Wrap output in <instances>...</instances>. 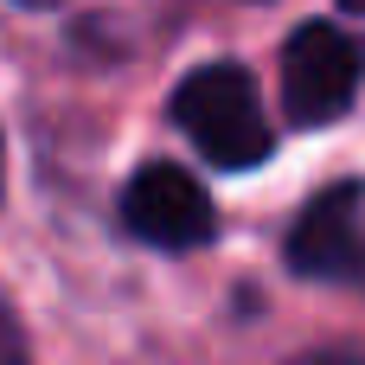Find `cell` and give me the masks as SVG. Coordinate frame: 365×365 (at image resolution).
<instances>
[{
	"mask_svg": "<svg viewBox=\"0 0 365 365\" xmlns=\"http://www.w3.org/2000/svg\"><path fill=\"white\" fill-rule=\"evenodd\" d=\"M0 365H26V334H19V314L6 295H0Z\"/></svg>",
	"mask_w": 365,
	"mask_h": 365,
	"instance_id": "5b68a950",
	"label": "cell"
},
{
	"mask_svg": "<svg viewBox=\"0 0 365 365\" xmlns=\"http://www.w3.org/2000/svg\"><path fill=\"white\" fill-rule=\"evenodd\" d=\"M295 365H365L359 353H314V359H295Z\"/></svg>",
	"mask_w": 365,
	"mask_h": 365,
	"instance_id": "8992f818",
	"label": "cell"
},
{
	"mask_svg": "<svg viewBox=\"0 0 365 365\" xmlns=\"http://www.w3.org/2000/svg\"><path fill=\"white\" fill-rule=\"evenodd\" d=\"M340 6H346V13H365V0H340Z\"/></svg>",
	"mask_w": 365,
	"mask_h": 365,
	"instance_id": "52a82bcc",
	"label": "cell"
},
{
	"mask_svg": "<svg viewBox=\"0 0 365 365\" xmlns=\"http://www.w3.org/2000/svg\"><path fill=\"white\" fill-rule=\"evenodd\" d=\"M0 180H6V173H0Z\"/></svg>",
	"mask_w": 365,
	"mask_h": 365,
	"instance_id": "9c48e42d",
	"label": "cell"
},
{
	"mask_svg": "<svg viewBox=\"0 0 365 365\" xmlns=\"http://www.w3.org/2000/svg\"><path fill=\"white\" fill-rule=\"evenodd\" d=\"M359 77H365V51L353 32H340L327 19H308V26L289 32V45H282V109H289V122H302V128L340 122L359 96Z\"/></svg>",
	"mask_w": 365,
	"mask_h": 365,
	"instance_id": "7a4b0ae2",
	"label": "cell"
},
{
	"mask_svg": "<svg viewBox=\"0 0 365 365\" xmlns=\"http://www.w3.org/2000/svg\"><path fill=\"white\" fill-rule=\"evenodd\" d=\"M173 128L225 173L257 167L269 154V122L257 103V83L237 64H205L173 90Z\"/></svg>",
	"mask_w": 365,
	"mask_h": 365,
	"instance_id": "6da1fadb",
	"label": "cell"
},
{
	"mask_svg": "<svg viewBox=\"0 0 365 365\" xmlns=\"http://www.w3.org/2000/svg\"><path fill=\"white\" fill-rule=\"evenodd\" d=\"M19 6H58V0H19Z\"/></svg>",
	"mask_w": 365,
	"mask_h": 365,
	"instance_id": "ba28073f",
	"label": "cell"
},
{
	"mask_svg": "<svg viewBox=\"0 0 365 365\" xmlns=\"http://www.w3.org/2000/svg\"><path fill=\"white\" fill-rule=\"evenodd\" d=\"M122 225H128L141 244H154V250H199V244H212L218 212H212L205 186H199L186 167L148 160V167L122 186Z\"/></svg>",
	"mask_w": 365,
	"mask_h": 365,
	"instance_id": "3957f363",
	"label": "cell"
},
{
	"mask_svg": "<svg viewBox=\"0 0 365 365\" xmlns=\"http://www.w3.org/2000/svg\"><path fill=\"white\" fill-rule=\"evenodd\" d=\"M359 212H365V186H353V180H340L321 199H308L302 218L289 225V269L314 276V282H353L365 269Z\"/></svg>",
	"mask_w": 365,
	"mask_h": 365,
	"instance_id": "277c9868",
	"label": "cell"
}]
</instances>
